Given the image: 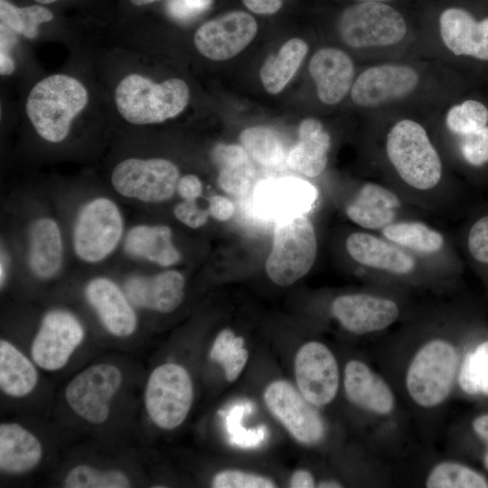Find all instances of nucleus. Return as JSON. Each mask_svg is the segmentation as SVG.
<instances>
[{
  "instance_id": "1",
  "label": "nucleus",
  "mask_w": 488,
  "mask_h": 488,
  "mask_svg": "<svg viewBox=\"0 0 488 488\" xmlns=\"http://www.w3.org/2000/svg\"><path fill=\"white\" fill-rule=\"evenodd\" d=\"M88 99V92L78 80L55 74L32 89L25 109L37 133L46 141L59 143L66 138L73 118Z\"/></svg>"
},
{
  "instance_id": "2",
  "label": "nucleus",
  "mask_w": 488,
  "mask_h": 488,
  "mask_svg": "<svg viewBox=\"0 0 488 488\" xmlns=\"http://www.w3.org/2000/svg\"><path fill=\"white\" fill-rule=\"evenodd\" d=\"M189 98V88L181 79L155 83L138 74L126 76L115 91L119 114L136 125L156 124L176 117L186 108Z\"/></svg>"
},
{
  "instance_id": "3",
  "label": "nucleus",
  "mask_w": 488,
  "mask_h": 488,
  "mask_svg": "<svg viewBox=\"0 0 488 488\" xmlns=\"http://www.w3.org/2000/svg\"><path fill=\"white\" fill-rule=\"evenodd\" d=\"M386 154L399 176L417 190L434 188L442 177V162L427 132L418 122L404 118L387 135Z\"/></svg>"
},
{
  "instance_id": "4",
  "label": "nucleus",
  "mask_w": 488,
  "mask_h": 488,
  "mask_svg": "<svg viewBox=\"0 0 488 488\" xmlns=\"http://www.w3.org/2000/svg\"><path fill=\"white\" fill-rule=\"evenodd\" d=\"M316 252V236L311 221L302 215L287 217L275 228L265 264L267 275L277 286H290L309 272Z\"/></svg>"
},
{
  "instance_id": "5",
  "label": "nucleus",
  "mask_w": 488,
  "mask_h": 488,
  "mask_svg": "<svg viewBox=\"0 0 488 488\" xmlns=\"http://www.w3.org/2000/svg\"><path fill=\"white\" fill-rule=\"evenodd\" d=\"M341 39L352 48L387 47L406 36L403 14L390 3L356 2L344 8L337 19Z\"/></svg>"
},
{
  "instance_id": "6",
  "label": "nucleus",
  "mask_w": 488,
  "mask_h": 488,
  "mask_svg": "<svg viewBox=\"0 0 488 488\" xmlns=\"http://www.w3.org/2000/svg\"><path fill=\"white\" fill-rule=\"evenodd\" d=\"M458 356L444 340H433L418 350L406 376L411 399L419 406L432 408L448 396L456 373Z\"/></svg>"
},
{
  "instance_id": "7",
  "label": "nucleus",
  "mask_w": 488,
  "mask_h": 488,
  "mask_svg": "<svg viewBox=\"0 0 488 488\" xmlns=\"http://www.w3.org/2000/svg\"><path fill=\"white\" fill-rule=\"evenodd\" d=\"M192 400L193 385L184 367L168 362L151 372L145 386V406L158 427H178L187 418Z\"/></svg>"
},
{
  "instance_id": "8",
  "label": "nucleus",
  "mask_w": 488,
  "mask_h": 488,
  "mask_svg": "<svg viewBox=\"0 0 488 488\" xmlns=\"http://www.w3.org/2000/svg\"><path fill=\"white\" fill-rule=\"evenodd\" d=\"M123 227L121 212L114 202L105 197L89 201L80 210L74 224L76 255L90 263L104 259L117 248Z\"/></svg>"
},
{
  "instance_id": "9",
  "label": "nucleus",
  "mask_w": 488,
  "mask_h": 488,
  "mask_svg": "<svg viewBox=\"0 0 488 488\" xmlns=\"http://www.w3.org/2000/svg\"><path fill=\"white\" fill-rule=\"evenodd\" d=\"M178 167L164 158H128L114 168L111 183L122 196L145 202H162L177 190Z\"/></svg>"
},
{
  "instance_id": "10",
  "label": "nucleus",
  "mask_w": 488,
  "mask_h": 488,
  "mask_svg": "<svg viewBox=\"0 0 488 488\" xmlns=\"http://www.w3.org/2000/svg\"><path fill=\"white\" fill-rule=\"evenodd\" d=\"M121 371L99 363L78 373L67 385L65 399L82 419L94 425L104 423L110 414V402L122 384Z\"/></svg>"
},
{
  "instance_id": "11",
  "label": "nucleus",
  "mask_w": 488,
  "mask_h": 488,
  "mask_svg": "<svg viewBox=\"0 0 488 488\" xmlns=\"http://www.w3.org/2000/svg\"><path fill=\"white\" fill-rule=\"evenodd\" d=\"M264 401L269 411L298 442L315 445L324 436L321 416L291 383L275 380L264 390Z\"/></svg>"
},
{
  "instance_id": "12",
  "label": "nucleus",
  "mask_w": 488,
  "mask_h": 488,
  "mask_svg": "<svg viewBox=\"0 0 488 488\" xmlns=\"http://www.w3.org/2000/svg\"><path fill=\"white\" fill-rule=\"evenodd\" d=\"M419 73L402 63H383L365 69L351 89L354 104L378 108L409 96L419 85Z\"/></svg>"
},
{
  "instance_id": "13",
  "label": "nucleus",
  "mask_w": 488,
  "mask_h": 488,
  "mask_svg": "<svg viewBox=\"0 0 488 488\" xmlns=\"http://www.w3.org/2000/svg\"><path fill=\"white\" fill-rule=\"evenodd\" d=\"M84 335V328L75 315L65 310H52L43 316L33 341L32 358L43 370L58 371L68 362Z\"/></svg>"
},
{
  "instance_id": "14",
  "label": "nucleus",
  "mask_w": 488,
  "mask_h": 488,
  "mask_svg": "<svg viewBox=\"0 0 488 488\" xmlns=\"http://www.w3.org/2000/svg\"><path fill=\"white\" fill-rule=\"evenodd\" d=\"M296 386L314 406H324L333 400L339 387V369L333 352L322 343L303 344L294 361Z\"/></svg>"
},
{
  "instance_id": "15",
  "label": "nucleus",
  "mask_w": 488,
  "mask_h": 488,
  "mask_svg": "<svg viewBox=\"0 0 488 488\" xmlns=\"http://www.w3.org/2000/svg\"><path fill=\"white\" fill-rule=\"evenodd\" d=\"M257 31L258 24L252 15L232 11L203 23L195 33L193 41L206 58L226 61L244 50Z\"/></svg>"
},
{
  "instance_id": "16",
  "label": "nucleus",
  "mask_w": 488,
  "mask_h": 488,
  "mask_svg": "<svg viewBox=\"0 0 488 488\" xmlns=\"http://www.w3.org/2000/svg\"><path fill=\"white\" fill-rule=\"evenodd\" d=\"M437 21L442 42L453 54L488 61V16L478 20L463 6L447 5Z\"/></svg>"
},
{
  "instance_id": "17",
  "label": "nucleus",
  "mask_w": 488,
  "mask_h": 488,
  "mask_svg": "<svg viewBox=\"0 0 488 488\" xmlns=\"http://www.w3.org/2000/svg\"><path fill=\"white\" fill-rule=\"evenodd\" d=\"M331 312L347 331L364 334L389 326L399 317V309L388 298L351 294L337 296L331 305Z\"/></svg>"
},
{
  "instance_id": "18",
  "label": "nucleus",
  "mask_w": 488,
  "mask_h": 488,
  "mask_svg": "<svg viewBox=\"0 0 488 488\" xmlns=\"http://www.w3.org/2000/svg\"><path fill=\"white\" fill-rule=\"evenodd\" d=\"M354 64L343 51L324 47L311 58L309 73L319 99L326 105H335L344 99L354 82Z\"/></svg>"
},
{
  "instance_id": "19",
  "label": "nucleus",
  "mask_w": 488,
  "mask_h": 488,
  "mask_svg": "<svg viewBox=\"0 0 488 488\" xmlns=\"http://www.w3.org/2000/svg\"><path fill=\"white\" fill-rule=\"evenodd\" d=\"M85 295L111 334L126 337L135 332L136 313L126 293L114 281L107 277H96L87 285Z\"/></svg>"
},
{
  "instance_id": "20",
  "label": "nucleus",
  "mask_w": 488,
  "mask_h": 488,
  "mask_svg": "<svg viewBox=\"0 0 488 488\" xmlns=\"http://www.w3.org/2000/svg\"><path fill=\"white\" fill-rule=\"evenodd\" d=\"M185 280L175 270L152 277L133 276L125 283V293L132 305L159 313H171L182 303Z\"/></svg>"
},
{
  "instance_id": "21",
  "label": "nucleus",
  "mask_w": 488,
  "mask_h": 488,
  "mask_svg": "<svg viewBox=\"0 0 488 488\" xmlns=\"http://www.w3.org/2000/svg\"><path fill=\"white\" fill-rule=\"evenodd\" d=\"M343 385L349 400L364 409L387 415L394 408L390 388L361 361L352 360L345 365Z\"/></svg>"
},
{
  "instance_id": "22",
  "label": "nucleus",
  "mask_w": 488,
  "mask_h": 488,
  "mask_svg": "<svg viewBox=\"0 0 488 488\" xmlns=\"http://www.w3.org/2000/svg\"><path fill=\"white\" fill-rule=\"evenodd\" d=\"M346 249L356 262L394 274H408L416 266L409 254L366 232L351 234L346 240Z\"/></svg>"
},
{
  "instance_id": "23",
  "label": "nucleus",
  "mask_w": 488,
  "mask_h": 488,
  "mask_svg": "<svg viewBox=\"0 0 488 488\" xmlns=\"http://www.w3.org/2000/svg\"><path fill=\"white\" fill-rule=\"evenodd\" d=\"M330 146L331 137L323 124L305 118L298 127V140L288 153L287 164L297 173L316 177L327 165Z\"/></svg>"
},
{
  "instance_id": "24",
  "label": "nucleus",
  "mask_w": 488,
  "mask_h": 488,
  "mask_svg": "<svg viewBox=\"0 0 488 488\" xmlns=\"http://www.w3.org/2000/svg\"><path fill=\"white\" fill-rule=\"evenodd\" d=\"M400 206L398 196L374 183H367L346 207L348 218L359 226L377 230L393 222Z\"/></svg>"
},
{
  "instance_id": "25",
  "label": "nucleus",
  "mask_w": 488,
  "mask_h": 488,
  "mask_svg": "<svg viewBox=\"0 0 488 488\" xmlns=\"http://www.w3.org/2000/svg\"><path fill=\"white\" fill-rule=\"evenodd\" d=\"M63 244L58 223L47 217L36 220L29 230V266L41 278L56 275L62 264Z\"/></svg>"
},
{
  "instance_id": "26",
  "label": "nucleus",
  "mask_w": 488,
  "mask_h": 488,
  "mask_svg": "<svg viewBox=\"0 0 488 488\" xmlns=\"http://www.w3.org/2000/svg\"><path fill=\"white\" fill-rule=\"evenodd\" d=\"M42 456L38 438L16 423L0 425V469L13 474L33 469Z\"/></svg>"
},
{
  "instance_id": "27",
  "label": "nucleus",
  "mask_w": 488,
  "mask_h": 488,
  "mask_svg": "<svg viewBox=\"0 0 488 488\" xmlns=\"http://www.w3.org/2000/svg\"><path fill=\"white\" fill-rule=\"evenodd\" d=\"M125 251L160 266L177 263L181 255L174 247L172 230L164 225H136L131 228L124 240Z\"/></svg>"
},
{
  "instance_id": "28",
  "label": "nucleus",
  "mask_w": 488,
  "mask_h": 488,
  "mask_svg": "<svg viewBox=\"0 0 488 488\" xmlns=\"http://www.w3.org/2000/svg\"><path fill=\"white\" fill-rule=\"evenodd\" d=\"M211 157L219 168L218 184L225 192L242 196L252 185L254 167L247 151L240 145L218 144Z\"/></svg>"
},
{
  "instance_id": "29",
  "label": "nucleus",
  "mask_w": 488,
  "mask_h": 488,
  "mask_svg": "<svg viewBox=\"0 0 488 488\" xmlns=\"http://www.w3.org/2000/svg\"><path fill=\"white\" fill-rule=\"evenodd\" d=\"M262 203L268 211L279 214L305 212L317 198L316 189L297 178H282L267 183L263 188Z\"/></svg>"
},
{
  "instance_id": "30",
  "label": "nucleus",
  "mask_w": 488,
  "mask_h": 488,
  "mask_svg": "<svg viewBox=\"0 0 488 488\" xmlns=\"http://www.w3.org/2000/svg\"><path fill=\"white\" fill-rule=\"evenodd\" d=\"M38 381L33 362L5 340L0 341V388L6 395L22 398L31 393Z\"/></svg>"
},
{
  "instance_id": "31",
  "label": "nucleus",
  "mask_w": 488,
  "mask_h": 488,
  "mask_svg": "<svg viewBox=\"0 0 488 488\" xmlns=\"http://www.w3.org/2000/svg\"><path fill=\"white\" fill-rule=\"evenodd\" d=\"M308 52L307 43L300 38L286 42L277 54L269 55L260 69V80L270 94L283 90L299 69Z\"/></svg>"
},
{
  "instance_id": "32",
  "label": "nucleus",
  "mask_w": 488,
  "mask_h": 488,
  "mask_svg": "<svg viewBox=\"0 0 488 488\" xmlns=\"http://www.w3.org/2000/svg\"><path fill=\"white\" fill-rule=\"evenodd\" d=\"M382 233L399 246L425 254L437 252L444 245L443 235L421 222H392Z\"/></svg>"
},
{
  "instance_id": "33",
  "label": "nucleus",
  "mask_w": 488,
  "mask_h": 488,
  "mask_svg": "<svg viewBox=\"0 0 488 488\" xmlns=\"http://www.w3.org/2000/svg\"><path fill=\"white\" fill-rule=\"evenodd\" d=\"M239 142L249 157L264 166H277L285 158L283 142L279 135L267 127H252L239 135Z\"/></svg>"
},
{
  "instance_id": "34",
  "label": "nucleus",
  "mask_w": 488,
  "mask_h": 488,
  "mask_svg": "<svg viewBox=\"0 0 488 488\" xmlns=\"http://www.w3.org/2000/svg\"><path fill=\"white\" fill-rule=\"evenodd\" d=\"M244 344L241 336H236L232 330L226 328L219 333L211 348V360L222 367L230 382L239 378L247 364L249 352Z\"/></svg>"
},
{
  "instance_id": "35",
  "label": "nucleus",
  "mask_w": 488,
  "mask_h": 488,
  "mask_svg": "<svg viewBox=\"0 0 488 488\" xmlns=\"http://www.w3.org/2000/svg\"><path fill=\"white\" fill-rule=\"evenodd\" d=\"M52 19V12L42 5L17 7L7 0H0L1 23L26 38L34 39L38 26Z\"/></svg>"
},
{
  "instance_id": "36",
  "label": "nucleus",
  "mask_w": 488,
  "mask_h": 488,
  "mask_svg": "<svg viewBox=\"0 0 488 488\" xmlns=\"http://www.w3.org/2000/svg\"><path fill=\"white\" fill-rule=\"evenodd\" d=\"M428 488H487L486 478L472 468L455 462L434 466L426 481Z\"/></svg>"
},
{
  "instance_id": "37",
  "label": "nucleus",
  "mask_w": 488,
  "mask_h": 488,
  "mask_svg": "<svg viewBox=\"0 0 488 488\" xmlns=\"http://www.w3.org/2000/svg\"><path fill=\"white\" fill-rule=\"evenodd\" d=\"M458 383L467 394L488 395V341L466 355L459 372Z\"/></svg>"
},
{
  "instance_id": "38",
  "label": "nucleus",
  "mask_w": 488,
  "mask_h": 488,
  "mask_svg": "<svg viewBox=\"0 0 488 488\" xmlns=\"http://www.w3.org/2000/svg\"><path fill=\"white\" fill-rule=\"evenodd\" d=\"M63 485L68 488H125L130 486V481L120 471H101L80 465L68 473Z\"/></svg>"
},
{
  "instance_id": "39",
  "label": "nucleus",
  "mask_w": 488,
  "mask_h": 488,
  "mask_svg": "<svg viewBox=\"0 0 488 488\" xmlns=\"http://www.w3.org/2000/svg\"><path fill=\"white\" fill-rule=\"evenodd\" d=\"M488 123V108L477 100L467 99L449 108L446 125L449 131L465 136Z\"/></svg>"
},
{
  "instance_id": "40",
  "label": "nucleus",
  "mask_w": 488,
  "mask_h": 488,
  "mask_svg": "<svg viewBox=\"0 0 488 488\" xmlns=\"http://www.w3.org/2000/svg\"><path fill=\"white\" fill-rule=\"evenodd\" d=\"M214 488H273L276 483L268 477L239 470H224L214 475Z\"/></svg>"
},
{
  "instance_id": "41",
  "label": "nucleus",
  "mask_w": 488,
  "mask_h": 488,
  "mask_svg": "<svg viewBox=\"0 0 488 488\" xmlns=\"http://www.w3.org/2000/svg\"><path fill=\"white\" fill-rule=\"evenodd\" d=\"M465 160L474 166L488 162V127H481L474 132L462 136L460 145Z\"/></svg>"
},
{
  "instance_id": "42",
  "label": "nucleus",
  "mask_w": 488,
  "mask_h": 488,
  "mask_svg": "<svg viewBox=\"0 0 488 488\" xmlns=\"http://www.w3.org/2000/svg\"><path fill=\"white\" fill-rule=\"evenodd\" d=\"M213 0H168L166 12L178 22H187L205 13Z\"/></svg>"
},
{
  "instance_id": "43",
  "label": "nucleus",
  "mask_w": 488,
  "mask_h": 488,
  "mask_svg": "<svg viewBox=\"0 0 488 488\" xmlns=\"http://www.w3.org/2000/svg\"><path fill=\"white\" fill-rule=\"evenodd\" d=\"M468 249L475 260L488 264V216L481 218L472 226Z\"/></svg>"
},
{
  "instance_id": "44",
  "label": "nucleus",
  "mask_w": 488,
  "mask_h": 488,
  "mask_svg": "<svg viewBox=\"0 0 488 488\" xmlns=\"http://www.w3.org/2000/svg\"><path fill=\"white\" fill-rule=\"evenodd\" d=\"M174 213L175 218L186 226L197 229L204 225L210 215L209 210L201 209L195 201H183L178 203Z\"/></svg>"
},
{
  "instance_id": "45",
  "label": "nucleus",
  "mask_w": 488,
  "mask_h": 488,
  "mask_svg": "<svg viewBox=\"0 0 488 488\" xmlns=\"http://www.w3.org/2000/svg\"><path fill=\"white\" fill-rule=\"evenodd\" d=\"M1 51H0V73L10 75L15 69L14 61L11 57L8 48L11 46V39L14 38L13 31L1 26Z\"/></svg>"
},
{
  "instance_id": "46",
  "label": "nucleus",
  "mask_w": 488,
  "mask_h": 488,
  "mask_svg": "<svg viewBox=\"0 0 488 488\" xmlns=\"http://www.w3.org/2000/svg\"><path fill=\"white\" fill-rule=\"evenodd\" d=\"M209 212L214 219L224 221L232 217L235 207L233 202L221 195H214L209 198Z\"/></svg>"
},
{
  "instance_id": "47",
  "label": "nucleus",
  "mask_w": 488,
  "mask_h": 488,
  "mask_svg": "<svg viewBox=\"0 0 488 488\" xmlns=\"http://www.w3.org/2000/svg\"><path fill=\"white\" fill-rule=\"evenodd\" d=\"M177 191L183 200L195 201L202 194V185L196 175L186 174L179 179Z\"/></svg>"
},
{
  "instance_id": "48",
  "label": "nucleus",
  "mask_w": 488,
  "mask_h": 488,
  "mask_svg": "<svg viewBox=\"0 0 488 488\" xmlns=\"http://www.w3.org/2000/svg\"><path fill=\"white\" fill-rule=\"evenodd\" d=\"M246 7L259 14H272L282 6V0H242Z\"/></svg>"
},
{
  "instance_id": "49",
  "label": "nucleus",
  "mask_w": 488,
  "mask_h": 488,
  "mask_svg": "<svg viewBox=\"0 0 488 488\" xmlns=\"http://www.w3.org/2000/svg\"><path fill=\"white\" fill-rule=\"evenodd\" d=\"M289 486L292 488H312L315 486V481L309 471L298 469L293 473Z\"/></svg>"
},
{
  "instance_id": "50",
  "label": "nucleus",
  "mask_w": 488,
  "mask_h": 488,
  "mask_svg": "<svg viewBox=\"0 0 488 488\" xmlns=\"http://www.w3.org/2000/svg\"><path fill=\"white\" fill-rule=\"evenodd\" d=\"M473 428L475 433L483 440L485 443L488 442V414L482 415L476 418L473 422Z\"/></svg>"
},
{
  "instance_id": "51",
  "label": "nucleus",
  "mask_w": 488,
  "mask_h": 488,
  "mask_svg": "<svg viewBox=\"0 0 488 488\" xmlns=\"http://www.w3.org/2000/svg\"><path fill=\"white\" fill-rule=\"evenodd\" d=\"M6 267H7V258L5 256V253L4 251L1 252V262H0V283L1 286H3L5 279H6Z\"/></svg>"
},
{
  "instance_id": "52",
  "label": "nucleus",
  "mask_w": 488,
  "mask_h": 488,
  "mask_svg": "<svg viewBox=\"0 0 488 488\" xmlns=\"http://www.w3.org/2000/svg\"><path fill=\"white\" fill-rule=\"evenodd\" d=\"M320 488H340L343 487V485L336 481L333 480H326L320 482L317 485Z\"/></svg>"
},
{
  "instance_id": "53",
  "label": "nucleus",
  "mask_w": 488,
  "mask_h": 488,
  "mask_svg": "<svg viewBox=\"0 0 488 488\" xmlns=\"http://www.w3.org/2000/svg\"><path fill=\"white\" fill-rule=\"evenodd\" d=\"M157 1H160V0H131V2L135 5H145L152 4Z\"/></svg>"
},
{
  "instance_id": "54",
  "label": "nucleus",
  "mask_w": 488,
  "mask_h": 488,
  "mask_svg": "<svg viewBox=\"0 0 488 488\" xmlns=\"http://www.w3.org/2000/svg\"><path fill=\"white\" fill-rule=\"evenodd\" d=\"M356 2H380V3H391L395 0H354Z\"/></svg>"
},
{
  "instance_id": "55",
  "label": "nucleus",
  "mask_w": 488,
  "mask_h": 488,
  "mask_svg": "<svg viewBox=\"0 0 488 488\" xmlns=\"http://www.w3.org/2000/svg\"><path fill=\"white\" fill-rule=\"evenodd\" d=\"M486 444H487V450L484 454L483 462H484L485 468L488 470V442Z\"/></svg>"
},
{
  "instance_id": "56",
  "label": "nucleus",
  "mask_w": 488,
  "mask_h": 488,
  "mask_svg": "<svg viewBox=\"0 0 488 488\" xmlns=\"http://www.w3.org/2000/svg\"><path fill=\"white\" fill-rule=\"evenodd\" d=\"M38 3H41V4H50V3H52V2H55L57 0H34Z\"/></svg>"
}]
</instances>
